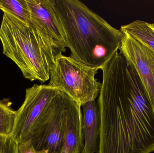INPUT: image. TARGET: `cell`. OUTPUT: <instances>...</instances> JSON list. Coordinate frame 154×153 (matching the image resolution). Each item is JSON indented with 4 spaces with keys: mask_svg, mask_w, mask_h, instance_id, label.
Listing matches in <instances>:
<instances>
[{
    "mask_svg": "<svg viewBox=\"0 0 154 153\" xmlns=\"http://www.w3.org/2000/svg\"><path fill=\"white\" fill-rule=\"evenodd\" d=\"M98 153L154 151V110L134 67L118 52L101 69Z\"/></svg>",
    "mask_w": 154,
    "mask_h": 153,
    "instance_id": "6da1fadb",
    "label": "cell"
},
{
    "mask_svg": "<svg viewBox=\"0 0 154 153\" xmlns=\"http://www.w3.org/2000/svg\"><path fill=\"white\" fill-rule=\"evenodd\" d=\"M66 37L70 57L101 70L118 52L124 37L121 29L78 0H53Z\"/></svg>",
    "mask_w": 154,
    "mask_h": 153,
    "instance_id": "7a4b0ae2",
    "label": "cell"
},
{
    "mask_svg": "<svg viewBox=\"0 0 154 153\" xmlns=\"http://www.w3.org/2000/svg\"><path fill=\"white\" fill-rule=\"evenodd\" d=\"M0 40L3 54L16 64L25 79L42 83L49 80L54 62L34 29L4 13Z\"/></svg>",
    "mask_w": 154,
    "mask_h": 153,
    "instance_id": "3957f363",
    "label": "cell"
},
{
    "mask_svg": "<svg viewBox=\"0 0 154 153\" xmlns=\"http://www.w3.org/2000/svg\"><path fill=\"white\" fill-rule=\"evenodd\" d=\"M99 70L62 54L51 66L48 85L82 105L98 97L101 83L95 77Z\"/></svg>",
    "mask_w": 154,
    "mask_h": 153,
    "instance_id": "277c9868",
    "label": "cell"
},
{
    "mask_svg": "<svg viewBox=\"0 0 154 153\" xmlns=\"http://www.w3.org/2000/svg\"><path fill=\"white\" fill-rule=\"evenodd\" d=\"M71 97L60 91L53 98L32 128L27 142L36 150L60 153L66 116Z\"/></svg>",
    "mask_w": 154,
    "mask_h": 153,
    "instance_id": "5b68a950",
    "label": "cell"
},
{
    "mask_svg": "<svg viewBox=\"0 0 154 153\" xmlns=\"http://www.w3.org/2000/svg\"><path fill=\"white\" fill-rule=\"evenodd\" d=\"M31 23L48 52L54 63L66 51V37L55 11L53 0H26Z\"/></svg>",
    "mask_w": 154,
    "mask_h": 153,
    "instance_id": "8992f818",
    "label": "cell"
},
{
    "mask_svg": "<svg viewBox=\"0 0 154 153\" xmlns=\"http://www.w3.org/2000/svg\"><path fill=\"white\" fill-rule=\"evenodd\" d=\"M60 90L48 84H34L25 91L22 105L16 110L17 117L12 137L18 143L27 142L32 128Z\"/></svg>",
    "mask_w": 154,
    "mask_h": 153,
    "instance_id": "52a82bcc",
    "label": "cell"
},
{
    "mask_svg": "<svg viewBox=\"0 0 154 153\" xmlns=\"http://www.w3.org/2000/svg\"><path fill=\"white\" fill-rule=\"evenodd\" d=\"M123 32L120 53L136 70L154 110V51L128 33Z\"/></svg>",
    "mask_w": 154,
    "mask_h": 153,
    "instance_id": "ba28073f",
    "label": "cell"
},
{
    "mask_svg": "<svg viewBox=\"0 0 154 153\" xmlns=\"http://www.w3.org/2000/svg\"><path fill=\"white\" fill-rule=\"evenodd\" d=\"M82 105L70 98L60 153H81L84 146Z\"/></svg>",
    "mask_w": 154,
    "mask_h": 153,
    "instance_id": "9c48e42d",
    "label": "cell"
},
{
    "mask_svg": "<svg viewBox=\"0 0 154 153\" xmlns=\"http://www.w3.org/2000/svg\"><path fill=\"white\" fill-rule=\"evenodd\" d=\"M82 128L84 146L81 153H98L100 132V121L96 101L82 105Z\"/></svg>",
    "mask_w": 154,
    "mask_h": 153,
    "instance_id": "30bf717a",
    "label": "cell"
},
{
    "mask_svg": "<svg viewBox=\"0 0 154 153\" xmlns=\"http://www.w3.org/2000/svg\"><path fill=\"white\" fill-rule=\"evenodd\" d=\"M120 29L154 51V23L136 20L121 26Z\"/></svg>",
    "mask_w": 154,
    "mask_h": 153,
    "instance_id": "8fae6325",
    "label": "cell"
},
{
    "mask_svg": "<svg viewBox=\"0 0 154 153\" xmlns=\"http://www.w3.org/2000/svg\"><path fill=\"white\" fill-rule=\"evenodd\" d=\"M0 9L27 25L30 24V13L26 0H0Z\"/></svg>",
    "mask_w": 154,
    "mask_h": 153,
    "instance_id": "7c38bea8",
    "label": "cell"
},
{
    "mask_svg": "<svg viewBox=\"0 0 154 153\" xmlns=\"http://www.w3.org/2000/svg\"><path fill=\"white\" fill-rule=\"evenodd\" d=\"M8 99L0 100V134L12 136L16 123L17 111L11 107Z\"/></svg>",
    "mask_w": 154,
    "mask_h": 153,
    "instance_id": "4fadbf2b",
    "label": "cell"
},
{
    "mask_svg": "<svg viewBox=\"0 0 154 153\" xmlns=\"http://www.w3.org/2000/svg\"><path fill=\"white\" fill-rule=\"evenodd\" d=\"M0 153H19V143L12 136L0 134Z\"/></svg>",
    "mask_w": 154,
    "mask_h": 153,
    "instance_id": "5bb4252c",
    "label": "cell"
},
{
    "mask_svg": "<svg viewBox=\"0 0 154 153\" xmlns=\"http://www.w3.org/2000/svg\"><path fill=\"white\" fill-rule=\"evenodd\" d=\"M19 153H48L45 150H36L30 141L19 143Z\"/></svg>",
    "mask_w": 154,
    "mask_h": 153,
    "instance_id": "9a60e30c",
    "label": "cell"
},
{
    "mask_svg": "<svg viewBox=\"0 0 154 153\" xmlns=\"http://www.w3.org/2000/svg\"><path fill=\"white\" fill-rule=\"evenodd\" d=\"M153 23H154V22H153Z\"/></svg>",
    "mask_w": 154,
    "mask_h": 153,
    "instance_id": "2e32d148",
    "label": "cell"
}]
</instances>
